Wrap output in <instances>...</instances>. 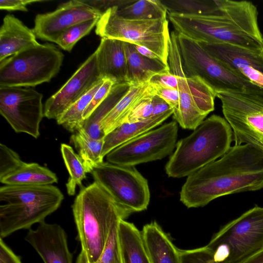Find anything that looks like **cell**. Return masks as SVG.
<instances>
[{"label":"cell","mask_w":263,"mask_h":263,"mask_svg":"<svg viewBox=\"0 0 263 263\" xmlns=\"http://www.w3.org/2000/svg\"><path fill=\"white\" fill-rule=\"evenodd\" d=\"M263 188V152L234 145L217 160L187 176L180 192L186 207L204 206L221 196Z\"/></svg>","instance_id":"obj_1"},{"label":"cell","mask_w":263,"mask_h":263,"mask_svg":"<svg viewBox=\"0 0 263 263\" xmlns=\"http://www.w3.org/2000/svg\"><path fill=\"white\" fill-rule=\"evenodd\" d=\"M213 15L167 13L176 32L197 42L226 43L252 49L263 47L256 7L246 1L218 0Z\"/></svg>","instance_id":"obj_2"},{"label":"cell","mask_w":263,"mask_h":263,"mask_svg":"<svg viewBox=\"0 0 263 263\" xmlns=\"http://www.w3.org/2000/svg\"><path fill=\"white\" fill-rule=\"evenodd\" d=\"M71 207L81 251L90 263H95L113 226L126 217L109 194L95 181L81 189Z\"/></svg>","instance_id":"obj_3"},{"label":"cell","mask_w":263,"mask_h":263,"mask_svg":"<svg viewBox=\"0 0 263 263\" xmlns=\"http://www.w3.org/2000/svg\"><path fill=\"white\" fill-rule=\"evenodd\" d=\"M232 141L233 132L228 122L213 115L177 142L165 165L166 173L173 178L187 177L226 154Z\"/></svg>","instance_id":"obj_4"},{"label":"cell","mask_w":263,"mask_h":263,"mask_svg":"<svg viewBox=\"0 0 263 263\" xmlns=\"http://www.w3.org/2000/svg\"><path fill=\"white\" fill-rule=\"evenodd\" d=\"M217 263H241L263 249V208L255 206L229 222L206 246Z\"/></svg>","instance_id":"obj_5"},{"label":"cell","mask_w":263,"mask_h":263,"mask_svg":"<svg viewBox=\"0 0 263 263\" xmlns=\"http://www.w3.org/2000/svg\"><path fill=\"white\" fill-rule=\"evenodd\" d=\"M64 54L53 44H39L0 62V87H30L49 82Z\"/></svg>","instance_id":"obj_6"},{"label":"cell","mask_w":263,"mask_h":263,"mask_svg":"<svg viewBox=\"0 0 263 263\" xmlns=\"http://www.w3.org/2000/svg\"><path fill=\"white\" fill-rule=\"evenodd\" d=\"M118 7L103 12L96 24V33L101 38L115 39L145 47L168 64L170 34L166 18L134 20L118 15Z\"/></svg>","instance_id":"obj_7"},{"label":"cell","mask_w":263,"mask_h":263,"mask_svg":"<svg viewBox=\"0 0 263 263\" xmlns=\"http://www.w3.org/2000/svg\"><path fill=\"white\" fill-rule=\"evenodd\" d=\"M168 64L171 72L177 77L179 94L173 118L181 127L194 130L214 110L216 93L198 77L185 74L174 31L170 34Z\"/></svg>","instance_id":"obj_8"},{"label":"cell","mask_w":263,"mask_h":263,"mask_svg":"<svg viewBox=\"0 0 263 263\" xmlns=\"http://www.w3.org/2000/svg\"><path fill=\"white\" fill-rule=\"evenodd\" d=\"M176 39L185 74L198 77L215 93L243 92L260 87L233 72L198 42L177 32Z\"/></svg>","instance_id":"obj_9"},{"label":"cell","mask_w":263,"mask_h":263,"mask_svg":"<svg viewBox=\"0 0 263 263\" xmlns=\"http://www.w3.org/2000/svg\"><path fill=\"white\" fill-rule=\"evenodd\" d=\"M235 145L248 144L263 152V88L243 92H217Z\"/></svg>","instance_id":"obj_10"},{"label":"cell","mask_w":263,"mask_h":263,"mask_svg":"<svg viewBox=\"0 0 263 263\" xmlns=\"http://www.w3.org/2000/svg\"><path fill=\"white\" fill-rule=\"evenodd\" d=\"M91 173L126 218L147 209L150 200L147 180L135 166L103 162Z\"/></svg>","instance_id":"obj_11"},{"label":"cell","mask_w":263,"mask_h":263,"mask_svg":"<svg viewBox=\"0 0 263 263\" xmlns=\"http://www.w3.org/2000/svg\"><path fill=\"white\" fill-rule=\"evenodd\" d=\"M178 125L175 121L151 129L116 147L106 156L108 162L134 166L164 158L176 146Z\"/></svg>","instance_id":"obj_12"},{"label":"cell","mask_w":263,"mask_h":263,"mask_svg":"<svg viewBox=\"0 0 263 263\" xmlns=\"http://www.w3.org/2000/svg\"><path fill=\"white\" fill-rule=\"evenodd\" d=\"M42 99L31 87H0V113L15 132L36 139L44 117Z\"/></svg>","instance_id":"obj_13"},{"label":"cell","mask_w":263,"mask_h":263,"mask_svg":"<svg viewBox=\"0 0 263 263\" xmlns=\"http://www.w3.org/2000/svg\"><path fill=\"white\" fill-rule=\"evenodd\" d=\"M102 13L86 1H70L52 12L37 14L32 30L37 38L55 43L68 28L85 21L99 19Z\"/></svg>","instance_id":"obj_14"},{"label":"cell","mask_w":263,"mask_h":263,"mask_svg":"<svg viewBox=\"0 0 263 263\" xmlns=\"http://www.w3.org/2000/svg\"><path fill=\"white\" fill-rule=\"evenodd\" d=\"M100 79L95 51L64 85L47 100L44 107V117L49 119H58Z\"/></svg>","instance_id":"obj_15"},{"label":"cell","mask_w":263,"mask_h":263,"mask_svg":"<svg viewBox=\"0 0 263 263\" xmlns=\"http://www.w3.org/2000/svg\"><path fill=\"white\" fill-rule=\"evenodd\" d=\"M198 43L238 76L263 88V47L252 49L226 43Z\"/></svg>","instance_id":"obj_16"},{"label":"cell","mask_w":263,"mask_h":263,"mask_svg":"<svg viewBox=\"0 0 263 263\" xmlns=\"http://www.w3.org/2000/svg\"><path fill=\"white\" fill-rule=\"evenodd\" d=\"M25 240L36 251L44 263H72L66 234L57 223L43 221L35 229H29Z\"/></svg>","instance_id":"obj_17"},{"label":"cell","mask_w":263,"mask_h":263,"mask_svg":"<svg viewBox=\"0 0 263 263\" xmlns=\"http://www.w3.org/2000/svg\"><path fill=\"white\" fill-rule=\"evenodd\" d=\"M62 202L44 203H1L0 205V236L5 238L21 229H29L36 223L45 221L55 211Z\"/></svg>","instance_id":"obj_18"},{"label":"cell","mask_w":263,"mask_h":263,"mask_svg":"<svg viewBox=\"0 0 263 263\" xmlns=\"http://www.w3.org/2000/svg\"><path fill=\"white\" fill-rule=\"evenodd\" d=\"M95 51L98 70L101 78L110 79L115 84H128L124 42L101 38Z\"/></svg>","instance_id":"obj_19"},{"label":"cell","mask_w":263,"mask_h":263,"mask_svg":"<svg viewBox=\"0 0 263 263\" xmlns=\"http://www.w3.org/2000/svg\"><path fill=\"white\" fill-rule=\"evenodd\" d=\"M33 30L13 15H6L0 28V62L39 44Z\"/></svg>","instance_id":"obj_20"},{"label":"cell","mask_w":263,"mask_h":263,"mask_svg":"<svg viewBox=\"0 0 263 263\" xmlns=\"http://www.w3.org/2000/svg\"><path fill=\"white\" fill-rule=\"evenodd\" d=\"M141 233L151 263H181L180 250L156 221L145 225Z\"/></svg>","instance_id":"obj_21"},{"label":"cell","mask_w":263,"mask_h":263,"mask_svg":"<svg viewBox=\"0 0 263 263\" xmlns=\"http://www.w3.org/2000/svg\"><path fill=\"white\" fill-rule=\"evenodd\" d=\"M64 196L57 186L5 185L0 188V201L3 203L62 202Z\"/></svg>","instance_id":"obj_22"},{"label":"cell","mask_w":263,"mask_h":263,"mask_svg":"<svg viewBox=\"0 0 263 263\" xmlns=\"http://www.w3.org/2000/svg\"><path fill=\"white\" fill-rule=\"evenodd\" d=\"M174 109L134 123H124L105 135L101 153L103 159L109 152L123 143L161 124L173 114Z\"/></svg>","instance_id":"obj_23"},{"label":"cell","mask_w":263,"mask_h":263,"mask_svg":"<svg viewBox=\"0 0 263 263\" xmlns=\"http://www.w3.org/2000/svg\"><path fill=\"white\" fill-rule=\"evenodd\" d=\"M154 95L153 88L149 82L130 86L127 92L102 121L101 128L104 135L124 123L141 100Z\"/></svg>","instance_id":"obj_24"},{"label":"cell","mask_w":263,"mask_h":263,"mask_svg":"<svg viewBox=\"0 0 263 263\" xmlns=\"http://www.w3.org/2000/svg\"><path fill=\"white\" fill-rule=\"evenodd\" d=\"M127 63V83L136 85L149 82L156 74L170 70L168 65L159 59H151L140 54L133 44L124 42Z\"/></svg>","instance_id":"obj_25"},{"label":"cell","mask_w":263,"mask_h":263,"mask_svg":"<svg viewBox=\"0 0 263 263\" xmlns=\"http://www.w3.org/2000/svg\"><path fill=\"white\" fill-rule=\"evenodd\" d=\"M119 235L123 263H151L141 231L133 223L121 219Z\"/></svg>","instance_id":"obj_26"},{"label":"cell","mask_w":263,"mask_h":263,"mask_svg":"<svg viewBox=\"0 0 263 263\" xmlns=\"http://www.w3.org/2000/svg\"><path fill=\"white\" fill-rule=\"evenodd\" d=\"M129 87L127 83L115 84L106 99L87 118L84 120L81 128L92 138H104L105 135L101 128L102 121L127 92Z\"/></svg>","instance_id":"obj_27"},{"label":"cell","mask_w":263,"mask_h":263,"mask_svg":"<svg viewBox=\"0 0 263 263\" xmlns=\"http://www.w3.org/2000/svg\"><path fill=\"white\" fill-rule=\"evenodd\" d=\"M55 174L36 163H26L13 172L0 179L1 183L10 185H44L57 182Z\"/></svg>","instance_id":"obj_28"},{"label":"cell","mask_w":263,"mask_h":263,"mask_svg":"<svg viewBox=\"0 0 263 263\" xmlns=\"http://www.w3.org/2000/svg\"><path fill=\"white\" fill-rule=\"evenodd\" d=\"M70 142L79 153L87 173H91L95 167L103 162L101 157L104 138H92L81 128L70 137Z\"/></svg>","instance_id":"obj_29"},{"label":"cell","mask_w":263,"mask_h":263,"mask_svg":"<svg viewBox=\"0 0 263 263\" xmlns=\"http://www.w3.org/2000/svg\"><path fill=\"white\" fill-rule=\"evenodd\" d=\"M117 13L120 17L134 20L166 18L167 11L159 0H139L121 8Z\"/></svg>","instance_id":"obj_30"},{"label":"cell","mask_w":263,"mask_h":263,"mask_svg":"<svg viewBox=\"0 0 263 263\" xmlns=\"http://www.w3.org/2000/svg\"><path fill=\"white\" fill-rule=\"evenodd\" d=\"M104 80V79H100L84 95L68 108L57 120V123L71 133H75L81 129L84 122L83 114Z\"/></svg>","instance_id":"obj_31"},{"label":"cell","mask_w":263,"mask_h":263,"mask_svg":"<svg viewBox=\"0 0 263 263\" xmlns=\"http://www.w3.org/2000/svg\"><path fill=\"white\" fill-rule=\"evenodd\" d=\"M167 13L193 15L214 14L218 9V0H162Z\"/></svg>","instance_id":"obj_32"},{"label":"cell","mask_w":263,"mask_h":263,"mask_svg":"<svg viewBox=\"0 0 263 263\" xmlns=\"http://www.w3.org/2000/svg\"><path fill=\"white\" fill-rule=\"evenodd\" d=\"M61 151L69 175V178L66 184L67 193L69 195L72 196L76 193L77 185L81 188L83 187L82 181L86 177V172L82 160L71 146L63 143L61 145Z\"/></svg>","instance_id":"obj_33"},{"label":"cell","mask_w":263,"mask_h":263,"mask_svg":"<svg viewBox=\"0 0 263 263\" xmlns=\"http://www.w3.org/2000/svg\"><path fill=\"white\" fill-rule=\"evenodd\" d=\"M98 20H88L71 27L58 37L55 43L63 50L71 51L75 44L96 26Z\"/></svg>","instance_id":"obj_34"},{"label":"cell","mask_w":263,"mask_h":263,"mask_svg":"<svg viewBox=\"0 0 263 263\" xmlns=\"http://www.w3.org/2000/svg\"><path fill=\"white\" fill-rule=\"evenodd\" d=\"M120 221L112 228L101 255L95 263H123L119 235Z\"/></svg>","instance_id":"obj_35"},{"label":"cell","mask_w":263,"mask_h":263,"mask_svg":"<svg viewBox=\"0 0 263 263\" xmlns=\"http://www.w3.org/2000/svg\"><path fill=\"white\" fill-rule=\"evenodd\" d=\"M23 163L17 153L6 145L0 144V179L15 171Z\"/></svg>","instance_id":"obj_36"},{"label":"cell","mask_w":263,"mask_h":263,"mask_svg":"<svg viewBox=\"0 0 263 263\" xmlns=\"http://www.w3.org/2000/svg\"><path fill=\"white\" fill-rule=\"evenodd\" d=\"M180 253L181 263H217L206 246L192 250H180Z\"/></svg>","instance_id":"obj_37"},{"label":"cell","mask_w":263,"mask_h":263,"mask_svg":"<svg viewBox=\"0 0 263 263\" xmlns=\"http://www.w3.org/2000/svg\"><path fill=\"white\" fill-rule=\"evenodd\" d=\"M148 96L141 100L128 116L124 123H134L148 119L153 116V98Z\"/></svg>","instance_id":"obj_38"},{"label":"cell","mask_w":263,"mask_h":263,"mask_svg":"<svg viewBox=\"0 0 263 263\" xmlns=\"http://www.w3.org/2000/svg\"><path fill=\"white\" fill-rule=\"evenodd\" d=\"M115 83L109 79H104V82L93 96L91 102L85 110L83 118H87L96 108L108 96Z\"/></svg>","instance_id":"obj_39"},{"label":"cell","mask_w":263,"mask_h":263,"mask_svg":"<svg viewBox=\"0 0 263 263\" xmlns=\"http://www.w3.org/2000/svg\"><path fill=\"white\" fill-rule=\"evenodd\" d=\"M149 84L153 87L155 95L165 100L174 109V112L178 109L179 102V94L178 89L165 87L158 84L150 83Z\"/></svg>","instance_id":"obj_40"},{"label":"cell","mask_w":263,"mask_h":263,"mask_svg":"<svg viewBox=\"0 0 263 263\" xmlns=\"http://www.w3.org/2000/svg\"><path fill=\"white\" fill-rule=\"evenodd\" d=\"M149 82L165 87L178 89L177 77L172 73L170 70L156 74L150 80Z\"/></svg>","instance_id":"obj_41"},{"label":"cell","mask_w":263,"mask_h":263,"mask_svg":"<svg viewBox=\"0 0 263 263\" xmlns=\"http://www.w3.org/2000/svg\"><path fill=\"white\" fill-rule=\"evenodd\" d=\"M39 0H1L0 9L8 11H27V6L33 3L40 2Z\"/></svg>","instance_id":"obj_42"},{"label":"cell","mask_w":263,"mask_h":263,"mask_svg":"<svg viewBox=\"0 0 263 263\" xmlns=\"http://www.w3.org/2000/svg\"><path fill=\"white\" fill-rule=\"evenodd\" d=\"M0 263H22L19 257L0 239Z\"/></svg>","instance_id":"obj_43"},{"label":"cell","mask_w":263,"mask_h":263,"mask_svg":"<svg viewBox=\"0 0 263 263\" xmlns=\"http://www.w3.org/2000/svg\"><path fill=\"white\" fill-rule=\"evenodd\" d=\"M153 116L161 114L172 109L165 100L157 95L153 98Z\"/></svg>","instance_id":"obj_44"},{"label":"cell","mask_w":263,"mask_h":263,"mask_svg":"<svg viewBox=\"0 0 263 263\" xmlns=\"http://www.w3.org/2000/svg\"><path fill=\"white\" fill-rule=\"evenodd\" d=\"M134 46L136 50L142 55L151 59H159L161 60L156 54L149 49L139 45H134Z\"/></svg>","instance_id":"obj_45"},{"label":"cell","mask_w":263,"mask_h":263,"mask_svg":"<svg viewBox=\"0 0 263 263\" xmlns=\"http://www.w3.org/2000/svg\"><path fill=\"white\" fill-rule=\"evenodd\" d=\"M241 263H263V249Z\"/></svg>","instance_id":"obj_46"},{"label":"cell","mask_w":263,"mask_h":263,"mask_svg":"<svg viewBox=\"0 0 263 263\" xmlns=\"http://www.w3.org/2000/svg\"><path fill=\"white\" fill-rule=\"evenodd\" d=\"M76 263H90L88 260V259L85 255V254L82 251H81V252L79 254Z\"/></svg>","instance_id":"obj_47"}]
</instances>
